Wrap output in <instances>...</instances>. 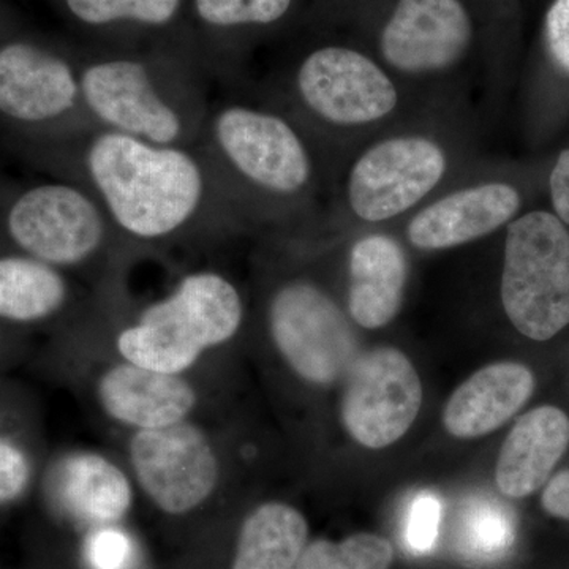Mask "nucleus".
<instances>
[{"label": "nucleus", "mask_w": 569, "mask_h": 569, "mask_svg": "<svg viewBox=\"0 0 569 569\" xmlns=\"http://www.w3.org/2000/svg\"><path fill=\"white\" fill-rule=\"evenodd\" d=\"M406 246L387 228H369L348 249V317L365 329L391 323L406 299Z\"/></svg>", "instance_id": "nucleus-17"}, {"label": "nucleus", "mask_w": 569, "mask_h": 569, "mask_svg": "<svg viewBox=\"0 0 569 569\" xmlns=\"http://www.w3.org/2000/svg\"><path fill=\"white\" fill-rule=\"evenodd\" d=\"M0 116L17 126L51 130L52 141L96 127L82 102L78 43L0 44Z\"/></svg>", "instance_id": "nucleus-10"}, {"label": "nucleus", "mask_w": 569, "mask_h": 569, "mask_svg": "<svg viewBox=\"0 0 569 569\" xmlns=\"http://www.w3.org/2000/svg\"><path fill=\"white\" fill-rule=\"evenodd\" d=\"M86 561L91 569H132L134 561L132 539L121 530L93 531L86 541Z\"/></svg>", "instance_id": "nucleus-27"}, {"label": "nucleus", "mask_w": 569, "mask_h": 569, "mask_svg": "<svg viewBox=\"0 0 569 569\" xmlns=\"http://www.w3.org/2000/svg\"><path fill=\"white\" fill-rule=\"evenodd\" d=\"M59 9L81 43L102 47L182 41L190 43L187 29L189 0H58Z\"/></svg>", "instance_id": "nucleus-16"}, {"label": "nucleus", "mask_w": 569, "mask_h": 569, "mask_svg": "<svg viewBox=\"0 0 569 569\" xmlns=\"http://www.w3.org/2000/svg\"><path fill=\"white\" fill-rule=\"evenodd\" d=\"M516 539L515 519L498 501L475 498L460 516L458 548L468 560L485 563L507 556Z\"/></svg>", "instance_id": "nucleus-24"}, {"label": "nucleus", "mask_w": 569, "mask_h": 569, "mask_svg": "<svg viewBox=\"0 0 569 569\" xmlns=\"http://www.w3.org/2000/svg\"><path fill=\"white\" fill-rule=\"evenodd\" d=\"M553 213L569 228V148L560 152L549 176Z\"/></svg>", "instance_id": "nucleus-30"}, {"label": "nucleus", "mask_w": 569, "mask_h": 569, "mask_svg": "<svg viewBox=\"0 0 569 569\" xmlns=\"http://www.w3.org/2000/svg\"><path fill=\"white\" fill-rule=\"evenodd\" d=\"M541 505L553 518L569 520V471L556 475L541 496Z\"/></svg>", "instance_id": "nucleus-31"}, {"label": "nucleus", "mask_w": 569, "mask_h": 569, "mask_svg": "<svg viewBox=\"0 0 569 569\" xmlns=\"http://www.w3.org/2000/svg\"><path fill=\"white\" fill-rule=\"evenodd\" d=\"M29 462L24 452L0 440V501H10L24 492L29 481Z\"/></svg>", "instance_id": "nucleus-29"}, {"label": "nucleus", "mask_w": 569, "mask_h": 569, "mask_svg": "<svg viewBox=\"0 0 569 569\" xmlns=\"http://www.w3.org/2000/svg\"><path fill=\"white\" fill-rule=\"evenodd\" d=\"M395 561L391 541L376 533H356L335 542L317 539L302 550L295 569H389Z\"/></svg>", "instance_id": "nucleus-25"}, {"label": "nucleus", "mask_w": 569, "mask_h": 569, "mask_svg": "<svg viewBox=\"0 0 569 569\" xmlns=\"http://www.w3.org/2000/svg\"><path fill=\"white\" fill-rule=\"evenodd\" d=\"M569 447V418L557 407H538L516 422L497 460L501 493L529 497L549 481Z\"/></svg>", "instance_id": "nucleus-19"}, {"label": "nucleus", "mask_w": 569, "mask_h": 569, "mask_svg": "<svg viewBox=\"0 0 569 569\" xmlns=\"http://www.w3.org/2000/svg\"><path fill=\"white\" fill-rule=\"evenodd\" d=\"M441 501L433 492H419L408 508L406 530L407 548L425 556L436 546L441 522Z\"/></svg>", "instance_id": "nucleus-26"}, {"label": "nucleus", "mask_w": 569, "mask_h": 569, "mask_svg": "<svg viewBox=\"0 0 569 569\" xmlns=\"http://www.w3.org/2000/svg\"><path fill=\"white\" fill-rule=\"evenodd\" d=\"M130 460L142 490L168 515H186L200 507L219 479L211 441L187 421L134 433Z\"/></svg>", "instance_id": "nucleus-14"}, {"label": "nucleus", "mask_w": 569, "mask_h": 569, "mask_svg": "<svg viewBox=\"0 0 569 569\" xmlns=\"http://www.w3.org/2000/svg\"><path fill=\"white\" fill-rule=\"evenodd\" d=\"M501 306L512 326L537 342L569 325V228L556 213H522L507 227Z\"/></svg>", "instance_id": "nucleus-8"}, {"label": "nucleus", "mask_w": 569, "mask_h": 569, "mask_svg": "<svg viewBox=\"0 0 569 569\" xmlns=\"http://www.w3.org/2000/svg\"><path fill=\"white\" fill-rule=\"evenodd\" d=\"M546 50L550 61L569 77V0H553L546 13Z\"/></svg>", "instance_id": "nucleus-28"}, {"label": "nucleus", "mask_w": 569, "mask_h": 569, "mask_svg": "<svg viewBox=\"0 0 569 569\" xmlns=\"http://www.w3.org/2000/svg\"><path fill=\"white\" fill-rule=\"evenodd\" d=\"M99 399L112 419L140 430L186 421L197 406V392L181 376L130 362L112 367L100 378Z\"/></svg>", "instance_id": "nucleus-18"}, {"label": "nucleus", "mask_w": 569, "mask_h": 569, "mask_svg": "<svg viewBox=\"0 0 569 569\" xmlns=\"http://www.w3.org/2000/svg\"><path fill=\"white\" fill-rule=\"evenodd\" d=\"M301 11L302 0H189L187 29L209 80L236 86L253 48Z\"/></svg>", "instance_id": "nucleus-15"}, {"label": "nucleus", "mask_w": 569, "mask_h": 569, "mask_svg": "<svg viewBox=\"0 0 569 569\" xmlns=\"http://www.w3.org/2000/svg\"><path fill=\"white\" fill-rule=\"evenodd\" d=\"M421 403V380L407 355L378 347L359 355L348 369L340 411L353 440L383 449L406 436Z\"/></svg>", "instance_id": "nucleus-13"}, {"label": "nucleus", "mask_w": 569, "mask_h": 569, "mask_svg": "<svg viewBox=\"0 0 569 569\" xmlns=\"http://www.w3.org/2000/svg\"><path fill=\"white\" fill-rule=\"evenodd\" d=\"M3 230L22 253L58 269L89 268L126 242L80 183H37L10 198Z\"/></svg>", "instance_id": "nucleus-9"}, {"label": "nucleus", "mask_w": 569, "mask_h": 569, "mask_svg": "<svg viewBox=\"0 0 569 569\" xmlns=\"http://www.w3.org/2000/svg\"><path fill=\"white\" fill-rule=\"evenodd\" d=\"M295 119L331 168L362 142L432 108L376 56L340 41L307 44L258 93Z\"/></svg>", "instance_id": "nucleus-3"}, {"label": "nucleus", "mask_w": 569, "mask_h": 569, "mask_svg": "<svg viewBox=\"0 0 569 569\" xmlns=\"http://www.w3.org/2000/svg\"><path fill=\"white\" fill-rule=\"evenodd\" d=\"M477 40L466 0H395L378 24L373 56L415 96L449 104L441 88L467 66Z\"/></svg>", "instance_id": "nucleus-7"}, {"label": "nucleus", "mask_w": 569, "mask_h": 569, "mask_svg": "<svg viewBox=\"0 0 569 569\" xmlns=\"http://www.w3.org/2000/svg\"><path fill=\"white\" fill-rule=\"evenodd\" d=\"M69 280L61 269L29 254H0V318L36 323L69 306Z\"/></svg>", "instance_id": "nucleus-21"}, {"label": "nucleus", "mask_w": 569, "mask_h": 569, "mask_svg": "<svg viewBox=\"0 0 569 569\" xmlns=\"http://www.w3.org/2000/svg\"><path fill=\"white\" fill-rule=\"evenodd\" d=\"M535 391V377L519 362L482 367L449 397L443 425L452 437L488 436L526 406Z\"/></svg>", "instance_id": "nucleus-20"}, {"label": "nucleus", "mask_w": 569, "mask_h": 569, "mask_svg": "<svg viewBox=\"0 0 569 569\" xmlns=\"http://www.w3.org/2000/svg\"><path fill=\"white\" fill-rule=\"evenodd\" d=\"M307 537L298 509L280 501L261 505L242 523L233 569H295Z\"/></svg>", "instance_id": "nucleus-22"}, {"label": "nucleus", "mask_w": 569, "mask_h": 569, "mask_svg": "<svg viewBox=\"0 0 569 569\" xmlns=\"http://www.w3.org/2000/svg\"><path fill=\"white\" fill-rule=\"evenodd\" d=\"M244 321L241 291L222 272H190L170 295L152 302L118 336V350L130 365L179 373L209 348L230 342Z\"/></svg>", "instance_id": "nucleus-6"}, {"label": "nucleus", "mask_w": 569, "mask_h": 569, "mask_svg": "<svg viewBox=\"0 0 569 569\" xmlns=\"http://www.w3.org/2000/svg\"><path fill=\"white\" fill-rule=\"evenodd\" d=\"M456 108H432L370 138L337 164L325 216L387 228L407 219L471 167Z\"/></svg>", "instance_id": "nucleus-5"}, {"label": "nucleus", "mask_w": 569, "mask_h": 569, "mask_svg": "<svg viewBox=\"0 0 569 569\" xmlns=\"http://www.w3.org/2000/svg\"><path fill=\"white\" fill-rule=\"evenodd\" d=\"M522 193L515 183L475 163L407 219L403 238L421 252H441L488 238L518 219Z\"/></svg>", "instance_id": "nucleus-12"}, {"label": "nucleus", "mask_w": 569, "mask_h": 569, "mask_svg": "<svg viewBox=\"0 0 569 569\" xmlns=\"http://www.w3.org/2000/svg\"><path fill=\"white\" fill-rule=\"evenodd\" d=\"M266 323L284 361L309 383H335L358 358L350 317L309 277H288L276 284L266 305Z\"/></svg>", "instance_id": "nucleus-11"}, {"label": "nucleus", "mask_w": 569, "mask_h": 569, "mask_svg": "<svg viewBox=\"0 0 569 569\" xmlns=\"http://www.w3.org/2000/svg\"><path fill=\"white\" fill-rule=\"evenodd\" d=\"M250 230L291 231L325 216L331 168L291 116L260 97L212 100L197 141Z\"/></svg>", "instance_id": "nucleus-2"}, {"label": "nucleus", "mask_w": 569, "mask_h": 569, "mask_svg": "<svg viewBox=\"0 0 569 569\" xmlns=\"http://www.w3.org/2000/svg\"><path fill=\"white\" fill-rule=\"evenodd\" d=\"M78 48L82 102L93 126L153 144H197L212 100L192 44L78 41Z\"/></svg>", "instance_id": "nucleus-4"}, {"label": "nucleus", "mask_w": 569, "mask_h": 569, "mask_svg": "<svg viewBox=\"0 0 569 569\" xmlns=\"http://www.w3.org/2000/svg\"><path fill=\"white\" fill-rule=\"evenodd\" d=\"M62 497L78 519L110 523L129 511L132 488L121 468L102 456L84 452L63 463Z\"/></svg>", "instance_id": "nucleus-23"}, {"label": "nucleus", "mask_w": 569, "mask_h": 569, "mask_svg": "<svg viewBox=\"0 0 569 569\" xmlns=\"http://www.w3.org/2000/svg\"><path fill=\"white\" fill-rule=\"evenodd\" d=\"M59 178L93 194L126 246L212 241L249 231L197 146L92 129L51 142Z\"/></svg>", "instance_id": "nucleus-1"}]
</instances>
